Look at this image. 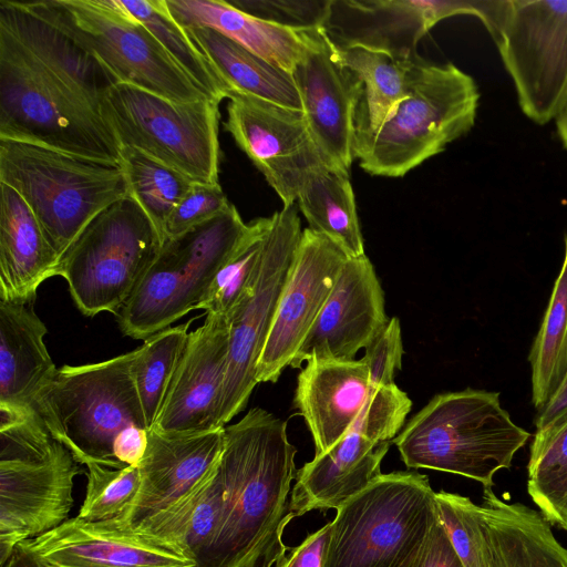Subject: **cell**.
I'll list each match as a JSON object with an SVG mask.
<instances>
[{
	"instance_id": "1",
	"label": "cell",
	"mask_w": 567,
	"mask_h": 567,
	"mask_svg": "<svg viewBox=\"0 0 567 567\" xmlns=\"http://www.w3.org/2000/svg\"><path fill=\"white\" fill-rule=\"evenodd\" d=\"M97 61L25 1H0V138L121 163Z\"/></svg>"
},
{
	"instance_id": "2",
	"label": "cell",
	"mask_w": 567,
	"mask_h": 567,
	"mask_svg": "<svg viewBox=\"0 0 567 567\" xmlns=\"http://www.w3.org/2000/svg\"><path fill=\"white\" fill-rule=\"evenodd\" d=\"M296 453L286 422L260 408L225 426L223 512L197 567H275L286 558Z\"/></svg>"
},
{
	"instance_id": "3",
	"label": "cell",
	"mask_w": 567,
	"mask_h": 567,
	"mask_svg": "<svg viewBox=\"0 0 567 567\" xmlns=\"http://www.w3.org/2000/svg\"><path fill=\"white\" fill-rule=\"evenodd\" d=\"M530 433L501 405L499 393L465 389L435 395L392 441L409 468L458 474L494 486Z\"/></svg>"
},
{
	"instance_id": "4",
	"label": "cell",
	"mask_w": 567,
	"mask_h": 567,
	"mask_svg": "<svg viewBox=\"0 0 567 567\" xmlns=\"http://www.w3.org/2000/svg\"><path fill=\"white\" fill-rule=\"evenodd\" d=\"M81 465L35 412L0 408V566L70 518Z\"/></svg>"
},
{
	"instance_id": "5",
	"label": "cell",
	"mask_w": 567,
	"mask_h": 567,
	"mask_svg": "<svg viewBox=\"0 0 567 567\" xmlns=\"http://www.w3.org/2000/svg\"><path fill=\"white\" fill-rule=\"evenodd\" d=\"M0 183L27 202L60 258L97 215L128 197L121 163L3 138Z\"/></svg>"
},
{
	"instance_id": "6",
	"label": "cell",
	"mask_w": 567,
	"mask_h": 567,
	"mask_svg": "<svg viewBox=\"0 0 567 567\" xmlns=\"http://www.w3.org/2000/svg\"><path fill=\"white\" fill-rule=\"evenodd\" d=\"M436 519L426 475L381 474L337 509L322 567H410Z\"/></svg>"
},
{
	"instance_id": "7",
	"label": "cell",
	"mask_w": 567,
	"mask_h": 567,
	"mask_svg": "<svg viewBox=\"0 0 567 567\" xmlns=\"http://www.w3.org/2000/svg\"><path fill=\"white\" fill-rule=\"evenodd\" d=\"M478 102L470 74L452 63H426L412 92L378 131H355L353 156L370 175L402 177L466 134Z\"/></svg>"
},
{
	"instance_id": "8",
	"label": "cell",
	"mask_w": 567,
	"mask_h": 567,
	"mask_svg": "<svg viewBox=\"0 0 567 567\" xmlns=\"http://www.w3.org/2000/svg\"><path fill=\"white\" fill-rule=\"evenodd\" d=\"M133 359L134 350L97 363L63 365L38 401L35 413L82 465L125 467L113 455L115 442L131 430L148 429Z\"/></svg>"
},
{
	"instance_id": "9",
	"label": "cell",
	"mask_w": 567,
	"mask_h": 567,
	"mask_svg": "<svg viewBox=\"0 0 567 567\" xmlns=\"http://www.w3.org/2000/svg\"><path fill=\"white\" fill-rule=\"evenodd\" d=\"M25 3L92 55L113 83L133 85L175 102L210 99L116 0Z\"/></svg>"
},
{
	"instance_id": "10",
	"label": "cell",
	"mask_w": 567,
	"mask_h": 567,
	"mask_svg": "<svg viewBox=\"0 0 567 567\" xmlns=\"http://www.w3.org/2000/svg\"><path fill=\"white\" fill-rule=\"evenodd\" d=\"M246 225L231 204L216 218L166 238L134 293L116 315L122 332L145 340L198 309Z\"/></svg>"
},
{
	"instance_id": "11",
	"label": "cell",
	"mask_w": 567,
	"mask_h": 567,
	"mask_svg": "<svg viewBox=\"0 0 567 567\" xmlns=\"http://www.w3.org/2000/svg\"><path fill=\"white\" fill-rule=\"evenodd\" d=\"M219 104L210 99L175 102L114 83L102 110L121 147L136 148L193 182L219 184Z\"/></svg>"
},
{
	"instance_id": "12",
	"label": "cell",
	"mask_w": 567,
	"mask_h": 567,
	"mask_svg": "<svg viewBox=\"0 0 567 567\" xmlns=\"http://www.w3.org/2000/svg\"><path fill=\"white\" fill-rule=\"evenodd\" d=\"M163 239L131 197L97 215L61 256L65 279L79 310L89 317L115 315L134 293L155 260Z\"/></svg>"
},
{
	"instance_id": "13",
	"label": "cell",
	"mask_w": 567,
	"mask_h": 567,
	"mask_svg": "<svg viewBox=\"0 0 567 567\" xmlns=\"http://www.w3.org/2000/svg\"><path fill=\"white\" fill-rule=\"evenodd\" d=\"M492 38L523 113L556 120L567 106V0H506Z\"/></svg>"
},
{
	"instance_id": "14",
	"label": "cell",
	"mask_w": 567,
	"mask_h": 567,
	"mask_svg": "<svg viewBox=\"0 0 567 567\" xmlns=\"http://www.w3.org/2000/svg\"><path fill=\"white\" fill-rule=\"evenodd\" d=\"M262 248L256 277L229 313V352L223 389L219 426L241 412L256 386L259 357L301 237L297 204L282 206Z\"/></svg>"
},
{
	"instance_id": "15",
	"label": "cell",
	"mask_w": 567,
	"mask_h": 567,
	"mask_svg": "<svg viewBox=\"0 0 567 567\" xmlns=\"http://www.w3.org/2000/svg\"><path fill=\"white\" fill-rule=\"evenodd\" d=\"M502 6L503 0H330L322 30L337 45L413 58L419 41L440 21L472 14L491 32Z\"/></svg>"
},
{
	"instance_id": "16",
	"label": "cell",
	"mask_w": 567,
	"mask_h": 567,
	"mask_svg": "<svg viewBox=\"0 0 567 567\" xmlns=\"http://www.w3.org/2000/svg\"><path fill=\"white\" fill-rule=\"evenodd\" d=\"M224 128L275 189L282 206L296 204L307 177L326 166L303 114L229 93Z\"/></svg>"
},
{
	"instance_id": "17",
	"label": "cell",
	"mask_w": 567,
	"mask_h": 567,
	"mask_svg": "<svg viewBox=\"0 0 567 567\" xmlns=\"http://www.w3.org/2000/svg\"><path fill=\"white\" fill-rule=\"evenodd\" d=\"M343 250L306 228L280 293L275 317L259 357L257 382H276L290 367L347 261Z\"/></svg>"
},
{
	"instance_id": "18",
	"label": "cell",
	"mask_w": 567,
	"mask_h": 567,
	"mask_svg": "<svg viewBox=\"0 0 567 567\" xmlns=\"http://www.w3.org/2000/svg\"><path fill=\"white\" fill-rule=\"evenodd\" d=\"M19 545L47 567H197L182 545L123 518L89 522L71 517Z\"/></svg>"
},
{
	"instance_id": "19",
	"label": "cell",
	"mask_w": 567,
	"mask_h": 567,
	"mask_svg": "<svg viewBox=\"0 0 567 567\" xmlns=\"http://www.w3.org/2000/svg\"><path fill=\"white\" fill-rule=\"evenodd\" d=\"M292 75L324 165L350 175L362 83L334 59L322 29L310 31L308 49Z\"/></svg>"
},
{
	"instance_id": "20",
	"label": "cell",
	"mask_w": 567,
	"mask_h": 567,
	"mask_svg": "<svg viewBox=\"0 0 567 567\" xmlns=\"http://www.w3.org/2000/svg\"><path fill=\"white\" fill-rule=\"evenodd\" d=\"M224 447L225 426L179 434L151 429L138 465V493L127 514L118 518L143 528L181 506L214 473Z\"/></svg>"
},
{
	"instance_id": "21",
	"label": "cell",
	"mask_w": 567,
	"mask_h": 567,
	"mask_svg": "<svg viewBox=\"0 0 567 567\" xmlns=\"http://www.w3.org/2000/svg\"><path fill=\"white\" fill-rule=\"evenodd\" d=\"M388 321L384 295L370 259L365 255L348 258L290 367L300 368L311 360H354Z\"/></svg>"
},
{
	"instance_id": "22",
	"label": "cell",
	"mask_w": 567,
	"mask_h": 567,
	"mask_svg": "<svg viewBox=\"0 0 567 567\" xmlns=\"http://www.w3.org/2000/svg\"><path fill=\"white\" fill-rule=\"evenodd\" d=\"M228 352V318L206 313L204 323L188 333L184 352L152 429L166 434H179L221 427L219 411Z\"/></svg>"
},
{
	"instance_id": "23",
	"label": "cell",
	"mask_w": 567,
	"mask_h": 567,
	"mask_svg": "<svg viewBox=\"0 0 567 567\" xmlns=\"http://www.w3.org/2000/svg\"><path fill=\"white\" fill-rule=\"evenodd\" d=\"M391 442H382L358 421L328 451L315 454L297 473L290 496L292 517L338 509L382 473Z\"/></svg>"
},
{
	"instance_id": "24",
	"label": "cell",
	"mask_w": 567,
	"mask_h": 567,
	"mask_svg": "<svg viewBox=\"0 0 567 567\" xmlns=\"http://www.w3.org/2000/svg\"><path fill=\"white\" fill-rule=\"evenodd\" d=\"M373 391L362 359L306 362L298 375L295 405L309 427L316 454L348 433Z\"/></svg>"
},
{
	"instance_id": "25",
	"label": "cell",
	"mask_w": 567,
	"mask_h": 567,
	"mask_svg": "<svg viewBox=\"0 0 567 567\" xmlns=\"http://www.w3.org/2000/svg\"><path fill=\"white\" fill-rule=\"evenodd\" d=\"M30 303L0 300V408L35 412L58 374Z\"/></svg>"
},
{
	"instance_id": "26",
	"label": "cell",
	"mask_w": 567,
	"mask_h": 567,
	"mask_svg": "<svg viewBox=\"0 0 567 567\" xmlns=\"http://www.w3.org/2000/svg\"><path fill=\"white\" fill-rule=\"evenodd\" d=\"M60 257L21 195L0 183V300L31 303Z\"/></svg>"
},
{
	"instance_id": "27",
	"label": "cell",
	"mask_w": 567,
	"mask_h": 567,
	"mask_svg": "<svg viewBox=\"0 0 567 567\" xmlns=\"http://www.w3.org/2000/svg\"><path fill=\"white\" fill-rule=\"evenodd\" d=\"M166 3L183 28L212 29L291 74L308 49L310 31H296L261 20L225 0H166Z\"/></svg>"
},
{
	"instance_id": "28",
	"label": "cell",
	"mask_w": 567,
	"mask_h": 567,
	"mask_svg": "<svg viewBox=\"0 0 567 567\" xmlns=\"http://www.w3.org/2000/svg\"><path fill=\"white\" fill-rule=\"evenodd\" d=\"M483 515L489 567H567V548L539 511L499 498L484 488Z\"/></svg>"
},
{
	"instance_id": "29",
	"label": "cell",
	"mask_w": 567,
	"mask_h": 567,
	"mask_svg": "<svg viewBox=\"0 0 567 567\" xmlns=\"http://www.w3.org/2000/svg\"><path fill=\"white\" fill-rule=\"evenodd\" d=\"M329 43L338 63L362 83L355 131H378L412 92L427 63L419 55L396 56L360 45H337L330 40Z\"/></svg>"
},
{
	"instance_id": "30",
	"label": "cell",
	"mask_w": 567,
	"mask_h": 567,
	"mask_svg": "<svg viewBox=\"0 0 567 567\" xmlns=\"http://www.w3.org/2000/svg\"><path fill=\"white\" fill-rule=\"evenodd\" d=\"M229 93L302 113L293 75L207 28H184Z\"/></svg>"
},
{
	"instance_id": "31",
	"label": "cell",
	"mask_w": 567,
	"mask_h": 567,
	"mask_svg": "<svg viewBox=\"0 0 567 567\" xmlns=\"http://www.w3.org/2000/svg\"><path fill=\"white\" fill-rule=\"evenodd\" d=\"M296 204L308 228L330 239L348 258L365 255L349 174L327 166L317 168L302 184Z\"/></svg>"
},
{
	"instance_id": "32",
	"label": "cell",
	"mask_w": 567,
	"mask_h": 567,
	"mask_svg": "<svg viewBox=\"0 0 567 567\" xmlns=\"http://www.w3.org/2000/svg\"><path fill=\"white\" fill-rule=\"evenodd\" d=\"M532 402L542 410L567 373V233L560 271L530 347Z\"/></svg>"
},
{
	"instance_id": "33",
	"label": "cell",
	"mask_w": 567,
	"mask_h": 567,
	"mask_svg": "<svg viewBox=\"0 0 567 567\" xmlns=\"http://www.w3.org/2000/svg\"><path fill=\"white\" fill-rule=\"evenodd\" d=\"M118 6L144 24L179 68L217 102L229 91L186 30L171 14L166 0H116Z\"/></svg>"
},
{
	"instance_id": "34",
	"label": "cell",
	"mask_w": 567,
	"mask_h": 567,
	"mask_svg": "<svg viewBox=\"0 0 567 567\" xmlns=\"http://www.w3.org/2000/svg\"><path fill=\"white\" fill-rule=\"evenodd\" d=\"M189 323L166 328L134 350L132 375L147 427L158 417L169 383L184 352Z\"/></svg>"
},
{
	"instance_id": "35",
	"label": "cell",
	"mask_w": 567,
	"mask_h": 567,
	"mask_svg": "<svg viewBox=\"0 0 567 567\" xmlns=\"http://www.w3.org/2000/svg\"><path fill=\"white\" fill-rule=\"evenodd\" d=\"M121 164L128 197L144 210L164 241L169 215L196 182L128 146L122 147Z\"/></svg>"
},
{
	"instance_id": "36",
	"label": "cell",
	"mask_w": 567,
	"mask_h": 567,
	"mask_svg": "<svg viewBox=\"0 0 567 567\" xmlns=\"http://www.w3.org/2000/svg\"><path fill=\"white\" fill-rule=\"evenodd\" d=\"M271 223L270 216L256 218L246 225L240 240L217 272L198 309L229 316L256 277Z\"/></svg>"
},
{
	"instance_id": "37",
	"label": "cell",
	"mask_w": 567,
	"mask_h": 567,
	"mask_svg": "<svg viewBox=\"0 0 567 567\" xmlns=\"http://www.w3.org/2000/svg\"><path fill=\"white\" fill-rule=\"evenodd\" d=\"M437 516L464 567H489L491 551L482 505L456 493H435Z\"/></svg>"
},
{
	"instance_id": "38",
	"label": "cell",
	"mask_w": 567,
	"mask_h": 567,
	"mask_svg": "<svg viewBox=\"0 0 567 567\" xmlns=\"http://www.w3.org/2000/svg\"><path fill=\"white\" fill-rule=\"evenodd\" d=\"M84 466L87 484L78 516L89 522H103L126 515L140 489L138 466L115 468L96 462Z\"/></svg>"
},
{
	"instance_id": "39",
	"label": "cell",
	"mask_w": 567,
	"mask_h": 567,
	"mask_svg": "<svg viewBox=\"0 0 567 567\" xmlns=\"http://www.w3.org/2000/svg\"><path fill=\"white\" fill-rule=\"evenodd\" d=\"M231 6L261 20L296 31L323 28L330 0H230Z\"/></svg>"
},
{
	"instance_id": "40",
	"label": "cell",
	"mask_w": 567,
	"mask_h": 567,
	"mask_svg": "<svg viewBox=\"0 0 567 567\" xmlns=\"http://www.w3.org/2000/svg\"><path fill=\"white\" fill-rule=\"evenodd\" d=\"M230 205L219 184L194 183L169 215L165 239L181 236L216 218Z\"/></svg>"
},
{
	"instance_id": "41",
	"label": "cell",
	"mask_w": 567,
	"mask_h": 567,
	"mask_svg": "<svg viewBox=\"0 0 567 567\" xmlns=\"http://www.w3.org/2000/svg\"><path fill=\"white\" fill-rule=\"evenodd\" d=\"M403 352L400 321L393 317L365 348L362 358L373 390L395 384L394 375L401 370Z\"/></svg>"
},
{
	"instance_id": "42",
	"label": "cell",
	"mask_w": 567,
	"mask_h": 567,
	"mask_svg": "<svg viewBox=\"0 0 567 567\" xmlns=\"http://www.w3.org/2000/svg\"><path fill=\"white\" fill-rule=\"evenodd\" d=\"M410 567H464L439 516Z\"/></svg>"
},
{
	"instance_id": "43",
	"label": "cell",
	"mask_w": 567,
	"mask_h": 567,
	"mask_svg": "<svg viewBox=\"0 0 567 567\" xmlns=\"http://www.w3.org/2000/svg\"><path fill=\"white\" fill-rule=\"evenodd\" d=\"M331 532V522L308 535L297 547L289 550L286 558L275 567H322Z\"/></svg>"
},
{
	"instance_id": "44",
	"label": "cell",
	"mask_w": 567,
	"mask_h": 567,
	"mask_svg": "<svg viewBox=\"0 0 567 567\" xmlns=\"http://www.w3.org/2000/svg\"><path fill=\"white\" fill-rule=\"evenodd\" d=\"M567 421V373L559 384L558 389L547 402V404L537 412L535 417L534 437H543Z\"/></svg>"
},
{
	"instance_id": "45",
	"label": "cell",
	"mask_w": 567,
	"mask_h": 567,
	"mask_svg": "<svg viewBox=\"0 0 567 567\" xmlns=\"http://www.w3.org/2000/svg\"><path fill=\"white\" fill-rule=\"evenodd\" d=\"M0 567H47L39 558L28 551L22 546L18 545L7 560V563Z\"/></svg>"
},
{
	"instance_id": "46",
	"label": "cell",
	"mask_w": 567,
	"mask_h": 567,
	"mask_svg": "<svg viewBox=\"0 0 567 567\" xmlns=\"http://www.w3.org/2000/svg\"><path fill=\"white\" fill-rule=\"evenodd\" d=\"M556 127L563 145L567 148V106L556 118Z\"/></svg>"
}]
</instances>
